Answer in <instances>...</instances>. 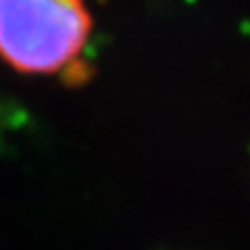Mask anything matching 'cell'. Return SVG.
<instances>
[{
	"mask_svg": "<svg viewBox=\"0 0 250 250\" xmlns=\"http://www.w3.org/2000/svg\"><path fill=\"white\" fill-rule=\"evenodd\" d=\"M92 34L88 0H0V61L21 75L82 71Z\"/></svg>",
	"mask_w": 250,
	"mask_h": 250,
	"instance_id": "cell-1",
	"label": "cell"
}]
</instances>
